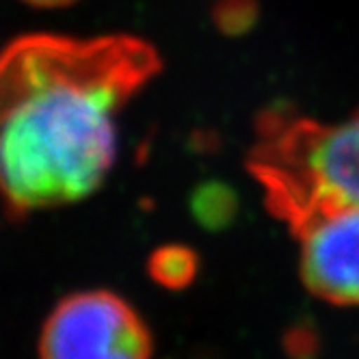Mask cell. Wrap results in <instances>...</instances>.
I'll return each mask as SVG.
<instances>
[{
    "label": "cell",
    "mask_w": 359,
    "mask_h": 359,
    "mask_svg": "<svg viewBox=\"0 0 359 359\" xmlns=\"http://www.w3.org/2000/svg\"><path fill=\"white\" fill-rule=\"evenodd\" d=\"M161 72L141 37L31 33L0 48V203L11 219L93 195L117 156V117Z\"/></svg>",
    "instance_id": "cell-1"
},
{
    "label": "cell",
    "mask_w": 359,
    "mask_h": 359,
    "mask_svg": "<svg viewBox=\"0 0 359 359\" xmlns=\"http://www.w3.org/2000/svg\"><path fill=\"white\" fill-rule=\"evenodd\" d=\"M249 169L269 210L290 229L314 212L359 206V111L336 123L277 119L253 147Z\"/></svg>",
    "instance_id": "cell-2"
},
{
    "label": "cell",
    "mask_w": 359,
    "mask_h": 359,
    "mask_svg": "<svg viewBox=\"0 0 359 359\" xmlns=\"http://www.w3.org/2000/svg\"><path fill=\"white\" fill-rule=\"evenodd\" d=\"M37 353L46 359H145L154 338L135 307L111 290L63 297L43 320Z\"/></svg>",
    "instance_id": "cell-3"
},
{
    "label": "cell",
    "mask_w": 359,
    "mask_h": 359,
    "mask_svg": "<svg viewBox=\"0 0 359 359\" xmlns=\"http://www.w3.org/2000/svg\"><path fill=\"white\" fill-rule=\"evenodd\" d=\"M292 234L305 288L333 305H359V206L314 212Z\"/></svg>",
    "instance_id": "cell-4"
},
{
    "label": "cell",
    "mask_w": 359,
    "mask_h": 359,
    "mask_svg": "<svg viewBox=\"0 0 359 359\" xmlns=\"http://www.w3.org/2000/svg\"><path fill=\"white\" fill-rule=\"evenodd\" d=\"M151 279L169 290L187 288L197 275V255L182 245H167L154 251L147 262Z\"/></svg>",
    "instance_id": "cell-5"
},
{
    "label": "cell",
    "mask_w": 359,
    "mask_h": 359,
    "mask_svg": "<svg viewBox=\"0 0 359 359\" xmlns=\"http://www.w3.org/2000/svg\"><path fill=\"white\" fill-rule=\"evenodd\" d=\"M236 210L234 193L223 184H206L195 193L193 212L199 223L208 227H221L232 219Z\"/></svg>",
    "instance_id": "cell-6"
},
{
    "label": "cell",
    "mask_w": 359,
    "mask_h": 359,
    "mask_svg": "<svg viewBox=\"0 0 359 359\" xmlns=\"http://www.w3.org/2000/svg\"><path fill=\"white\" fill-rule=\"evenodd\" d=\"M22 3H27L31 7H39V9H59V7L79 3V0H22Z\"/></svg>",
    "instance_id": "cell-7"
}]
</instances>
